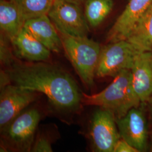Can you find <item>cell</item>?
<instances>
[{
	"label": "cell",
	"instance_id": "603a6c76",
	"mask_svg": "<svg viewBox=\"0 0 152 152\" xmlns=\"http://www.w3.org/2000/svg\"><path fill=\"white\" fill-rule=\"evenodd\" d=\"M65 1H68V2H72V3H74V4H76L81 5L83 3L85 2V1L86 0H65Z\"/></svg>",
	"mask_w": 152,
	"mask_h": 152
},
{
	"label": "cell",
	"instance_id": "ac0fdd59",
	"mask_svg": "<svg viewBox=\"0 0 152 152\" xmlns=\"http://www.w3.org/2000/svg\"><path fill=\"white\" fill-rule=\"evenodd\" d=\"M11 40L7 38L5 34L1 33L0 37V59L2 65L6 67L10 65L15 59V57L12 54L9 42Z\"/></svg>",
	"mask_w": 152,
	"mask_h": 152
},
{
	"label": "cell",
	"instance_id": "4fadbf2b",
	"mask_svg": "<svg viewBox=\"0 0 152 152\" xmlns=\"http://www.w3.org/2000/svg\"><path fill=\"white\" fill-rule=\"evenodd\" d=\"M23 28L51 52L58 53L63 50L60 35L48 15L28 19Z\"/></svg>",
	"mask_w": 152,
	"mask_h": 152
},
{
	"label": "cell",
	"instance_id": "cb8c5ba5",
	"mask_svg": "<svg viewBox=\"0 0 152 152\" xmlns=\"http://www.w3.org/2000/svg\"><path fill=\"white\" fill-rule=\"evenodd\" d=\"M149 152H152V141L151 142V144L149 145V149H148Z\"/></svg>",
	"mask_w": 152,
	"mask_h": 152
},
{
	"label": "cell",
	"instance_id": "277c9868",
	"mask_svg": "<svg viewBox=\"0 0 152 152\" xmlns=\"http://www.w3.org/2000/svg\"><path fill=\"white\" fill-rule=\"evenodd\" d=\"M41 114L38 109L24 110L1 130V146L7 152H31L34 142V135Z\"/></svg>",
	"mask_w": 152,
	"mask_h": 152
},
{
	"label": "cell",
	"instance_id": "9a60e30c",
	"mask_svg": "<svg viewBox=\"0 0 152 152\" xmlns=\"http://www.w3.org/2000/svg\"><path fill=\"white\" fill-rule=\"evenodd\" d=\"M126 40L140 53L152 51V3Z\"/></svg>",
	"mask_w": 152,
	"mask_h": 152
},
{
	"label": "cell",
	"instance_id": "7a4b0ae2",
	"mask_svg": "<svg viewBox=\"0 0 152 152\" xmlns=\"http://www.w3.org/2000/svg\"><path fill=\"white\" fill-rule=\"evenodd\" d=\"M82 105L97 106L110 112L116 119L124 116L131 109L142 104L134 92L131 69L121 71L101 92L88 95L82 92Z\"/></svg>",
	"mask_w": 152,
	"mask_h": 152
},
{
	"label": "cell",
	"instance_id": "8992f818",
	"mask_svg": "<svg viewBox=\"0 0 152 152\" xmlns=\"http://www.w3.org/2000/svg\"><path fill=\"white\" fill-rule=\"evenodd\" d=\"M59 32L87 36L89 25L80 5L65 0H54L48 14Z\"/></svg>",
	"mask_w": 152,
	"mask_h": 152
},
{
	"label": "cell",
	"instance_id": "7c38bea8",
	"mask_svg": "<svg viewBox=\"0 0 152 152\" xmlns=\"http://www.w3.org/2000/svg\"><path fill=\"white\" fill-rule=\"evenodd\" d=\"M11 43L17 57L27 61H49L51 51L23 28Z\"/></svg>",
	"mask_w": 152,
	"mask_h": 152
},
{
	"label": "cell",
	"instance_id": "7402d4cb",
	"mask_svg": "<svg viewBox=\"0 0 152 152\" xmlns=\"http://www.w3.org/2000/svg\"><path fill=\"white\" fill-rule=\"evenodd\" d=\"M145 104H147L148 113L151 118L152 120V96L148 100V101Z\"/></svg>",
	"mask_w": 152,
	"mask_h": 152
},
{
	"label": "cell",
	"instance_id": "d6986e66",
	"mask_svg": "<svg viewBox=\"0 0 152 152\" xmlns=\"http://www.w3.org/2000/svg\"><path fill=\"white\" fill-rule=\"evenodd\" d=\"M51 143L46 136H39L34 142L31 152H53Z\"/></svg>",
	"mask_w": 152,
	"mask_h": 152
},
{
	"label": "cell",
	"instance_id": "8fae6325",
	"mask_svg": "<svg viewBox=\"0 0 152 152\" xmlns=\"http://www.w3.org/2000/svg\"><path fill=\"white\" fill-rule=\"evenodd\" d=\"M132 85L141 103L152 96V51L139 53L132 68Z\"/></svg>",
	"mask_w": 152,
	"mask_h": 152
},
{
	"label": "cell",
	"instance_id": "5bb4252c",
	"mask_svg": "<svg viewBox=\"0 0 152 152\" xmlns=\"http://www.w3.org/2000/svg\"><path fill=\"white\" fill-rule=\"evenodd\" d=\"M24 23L21 12L12 0H0L1 33L11 40L23 29Z\"/></svg>",
	"mask_w": 152,
	"mask_h": 152
},
{
	"label": "cell",
	"instance_id": "6da1fadb",
	"mask_svg": "<svg viewBox=\"0 0 152 152\" xmlns=\"http://www.w3.org/2000/svg\"><path fill=\"white\" fill-rule=\"evenodd\" d=\"M4 70L12 84L44 94L59 111L71 113L80 108L82 92L73 77L59 66L15 58Z\"/></svg>",
	"mask_w": 152,
	"mask_h": 152
},
{
	"label": "cell",
	"instance_id": "44dd1931",
	"mask_svg": "<svg viewBox=\"0 0 152 152\" xmlns=\"http://www.w3.org/2000/svg\"><path fill=\"white\" fill-rule=\"evenodd\" d=\"M0 78H0L1 90H2L4 88H5L6 86L11 84V80L10 79V77L4 69L1 70Z\"/></svg>",
	"mask_w": 152,
	"mask_h": 152
},
{
	"label": "cell",
	"instance_id": "3957f363",
	"mask_svg": "<svg viewBox=\"0 0 152 152\" xmlns=\"http://www.w3.org/2000/svg\"><path fill=\"white\" fill-rule=\"evenodd\" d=\"M58 33L65 55L82 83L87 88L92 87L102 46L87 36Z\"/></svg>",
	"mask_w": 152,
	"mask_h": 152
},
{
	"label": "cell",
	"instance_id": "52a82bcc",
	"mask_svg": "<svg viewBox=\"0 0 152 152\" xmlns=\"http://www.w3.org/2000/svg\"><path fill=\"white\" fill-rule=\"evenodd\" d=\"M89 136L93 151L113 152L115 144L121 138L114 115L99 108L92 115Z\"/></svg>",
	"mask_w": 152,
	"mask_h": 152
},
{
	"label": "cell",
	"instance_id": "ba28073f",
	"mask_svg": "<svg viewBox=\"0 0 152 152\" xmlns=\"http://www.w3.org/2000/svg\"><path fill=\"white\" fill-rule=\"evenodd\" d=\"M121 137L139 152L148 151L149 131L146 115L140 106L134 107L122 117L116 119Z\"/></svg>",
	"mask_w": 152,
	"mask_h": 152
},
{
	"label": "cell",
	"instance_id": "30bf717a",
	"mask_svg": "<svg viewBox=\"0 0 152 152\" xmlns=\"http://www.w3.org/2000/svg\"><path fill=\"white\" fill-rule=\"evenodd\" d=\"M152 0H130L107 36V43L126 40Z\"/></svg>",
	"mask_w": 152,
	"mask_h": 152
},
{
	"label": "cell",
	"instance_id": "ffe728a7",
	"mask_svg": "<svg viewBox=\"0 0 152 152\" xmlns=\"http://www.w3.org/2000/svg\"><path fill=\"white\" fill-rule=\"evenodd\" d=\"M113 152H139V151L121 137L115 144Z\"/></svg>",
	"mask_w": 152,
	"mask_h": 152
},
{
	"label": "cell",
	"instance_id": "5b68a950",
	"mask_svg": "<svg viewBox=\"0 0 152 152\" xmlns=\"http://www.w3.org/2000/svg\"><path fill=\"white\" fill-rule=\"evenodd\" d=\"M139 53L127 40L108 43L102 46L96 77H114L121 71L131 69Z\"/></svg>",
	"mask_w": 152,
	"mask_h": 152
},
{
	"label": "cell",
	"instance_id": "2e32d148",
	"mask_svg": "<svg viewBox=\"0 0 152 152\" xmlns=\"http://www.w3.org/2000/svg\"><path fill=\"white\" fill-rule=\"evenodd\" d=\"M84 14L91 27L99 26L112 12L113 0H86L84 2Z\"/></svg>",
	"mask_w": 152,
	"mask_h": 152
},
{
	"label": "cell",
	"instance_id": "e0dca14e",
	"mask_svg": "<svg viewBox=\"0 0 152 152\" xmlns=\"http://www.w3.org/2000/svg\"><path fill=\"white\" fill-rule=\"evenodd\" d=\"M22 13L25 22L31 18L48 15L54 0H12Z\"/></svg>",
	"mask_w": 152,
	"mask_h": 152
},
{
	"label": "cell",
	"instance_id": "9c48e42d",
	"mask_svg": "<svg viewBox=\"0 0 152 152\" xmlns=\"http://www.w3.org/2000/svg\"><path fill=\"white\" fill-rule=\"evenodd\" d=\"M38 92L10 84L1 90L0 129H4L37 98Z\"/></svg>",
	"mask_w": 152,
	"mask_h": 152
}]
</instances>
